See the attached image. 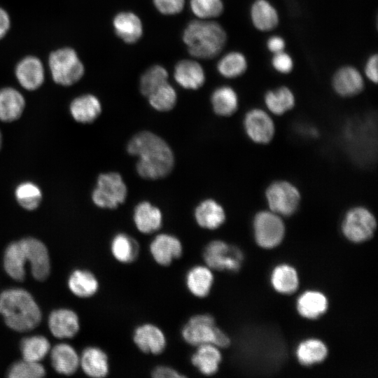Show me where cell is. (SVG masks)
<instances>
[{"instance_id":"20","label":"cell","mask_w":378,"mask_h":378,"mask_svg":"<svg viewBox=\"0 0 378 378\" xmlns=\"http://www.w3.org/2000/svg\"><path fill=\"white\" fill-rule=\"evenodd\" d=\"M329 307L328 298L318 290H307L297 298L295 308L298 314L307 320H316L323 316Z\"/></svg>"},{"instance_id":"32","label":"cell","mask_w":378,"mask_h":378,"mask_svg":"<svg viewBox=\"0 0 378 378\" xmlns=\"http://www.w3.org/2000/svg\"><path fill=\"white\" fill-rule=\"evenodd\" d=\"M52 368L59 374L71 375L80 365V357L76 350L67 344H57L50 351Z\"/></svg>"},{"instance_id":"49","label":"cell","mask_w":378,"mask_h":378,"mask_svg":"<svg viewBox=\"0 0 378 378\" xmlns=\"http://www.w3.org/2000/svg\"><path fill=\"white\" fill-rule=\"evenodd\" d=\"M10 20L8 13L0 8V39L2 38L9 30Z\"/></svg>"},{"instance_id":"26","label":"cell","mask_w":378,"mask_h":378,"mask_svg":"<svg viewBox=\"0 0 378 378\" xmlns=\"http://www.w3.org/2000/svg\"><path fill=\"white\" fill-rule=\"evenodd\" d=\"M270 282L277 293L289 295L298 290L300 277L295 267L288 263H280L272 269Z\"/></svg>"},{"instance_id":"31","label":"cell","mask_w":378,"mask_h":378,"mask_svg":"<svg viewBox=\"0 0 378 378\" xmlns=\"http://www.w3.org/2000/svg\"><path fill=\"white\" fill-rule=\"evenodd\" d=\"M214 113L220 117L233 115L239 109V99L237 92L230 86L216 88L210 98Z\"/></svg>"},{"instance_id":"13","label":"cell","mask_w":378,"mask_h":378,"mask_svg":"<svg viewBox=\"0 0 378 378\" xmlns=\"http://www.w3.org/2000/svg\"><path fill=\"white\" fill-rule=\"evenodd\" d=\"M148 251L153 260L162 267L170 266L183 254V245L176 235L167 233H158L151 239Z\"/></svg>"},{"instance_id":"38","label":"cell","mask_w":378,"mask_h":378,"mask_svg":"<svg viewBox=\"0 0 378 378\" xmlns=\"http://www.w3.org/2000/svg\"><path fill=\"white\" fill-rule=\"evenodd\" d=\"M248 67L246 57L241 52L233 51L225 55L218 62L217 69L221 76L234 78L243 75Z\"/></svg>"},{"instance_id":"35","label":"cell","mask_w":378,"mask_h":378,"mask_svg":"<svg viewBox=\"0 0 378 378\" xmlns=\"http://www.w3.org/2000/svg\"><path fill=\"white\" fill-rule=\"evenodd\" d=\"M25 254L20 241L11 242L6 247L4 255V267L6 272L16 281L25 277Z\"/></svg>"},{"instance_id":"8","label":"cell","mask_w":378,"mask_h":378,"mask_svg":"<svg viewBox=\"0 0 378 378\" xmlns=\"http://www.w3.org/2000/svg\"><path fill=\"white\" fill-rule=\"evenodd\" d=\"M251 225L254 241L261 248H275L285 238L284 218L268 209L257 211L252 218Z\"/></svg>"},{"instance_id":"7","label":"cell","mask_w":378,"mask_h":378,"mask_svg":"<svg viewBox=\"0 0 378 378\" xmlns=\"http://www.w3.org/2000/svg\"><path fill=\"white\" fill-rule=\"evenodd\" d=\"M128 189L122 176L118 172L99 174L91 192V200L102 209H115L127 200Z\"/></svg>"},{"instance_id":"47","label":"cell","mask_w":378,"mask_h":378,"mask_svg":"<svg viewBox=\"0 0 378 378\" xmlns=\"http://www.w3.org/2000/svg\"><path fill=\"white\" fill-rule=\"evenodd\" d=\"M377 65V54H374L368 58L364 68L365 76L374 84H377L378 81Z\"/></svg>"},{"instance_id":"21","label":"cell","mask_w":378,"mask_h":378,"mask_svg":"<svg viewBox=\"0 0 378 378\" xmlns=\"http://www.w3.org/2000/svg\"><path fill=\"white\" fill-rule=\"evenodd\" d=\"M15 76L24 89L34 91L44 82L45 71L41 61L34 56L23 58L16 66Z\"/></svg>"},{"instance_id":"3","label":"cell","mask_w":378,"mask_h":378,"mask_svg":"<svg viewBox=\"0 0 378 378\" xmlns=\"http://www.w3.org/2000/svg\"><path fill=\"white\" fill-rule=\"evenodd\" d=\"M183 39L191 55L211 59L224 48L227 35L222 26L216 22L193 20L185 29Z\"/></svg>"},{"instance_id":"29","label":"cell","mask_w":378,"mask_h":378,"mask_svg":"<svg viewBox=\"0 0 378 378\" xmlns=\"http://www.w3.org/2000/svg\"><path fill=\"white\" fill-rule=\"evenodd\" d=\"M265 109L272 115L281 116L293 109L296 98L292 90L287 86L267 90L263 97Z\"/></svg>"},{"instance_id":"4","label":"cell","mask_w":378,"mask_h":378,"mask_svg":"<svg viewBox=\"0 0 378 378\" xmlns=\"http://www.w3.org/2000/svg\"><path fill=\"white\" fill-rule=\"evenodd\" d=\"M181 337L185 343L196 347L212 344L220 349L231 345V338L216 324L214 316L209 313H200L190 316L181 329Z\"/></svg>"},{"instance_id":"23","label":"cell","mask_w":378,"mask_h":378,"mask_svg":"<svg viewBox=\"0 0 378 378\" xmlns=\"http://www.w3.org/2000/svg\"><path fill=\"white\" fill-rule=\"evenodd\" d=\"M26 108L23 94L12 87L0 89V121L10 123L19 120Z\"/></svg>"},{"instance_id":"10","label":"cell","mask_w":378,"mask_h":378,"mask_svg":"<svg viewBox=\"0 0 378 378\" xmlns=\"http://www.w3.org/2000/svg\"><path fill=\"white\" fill-rule=\"evenodd\" d=\"M48 64L52 80L62 86L75 84L85 71L76 52L70 48H62L51 52Z\"/></svg>"},{"instance_id":"1","label":"cell","mask_w":378,"mask_h":378,"mask_svg":"<svg viewBox=\"0 0 378 378\" xmlns=\"http://www.w3.org/2000/svg\"><path fill=\"white\" fill-rule=\"evenodd\" d=\"M127 152L137 158V174L146 180L167 176L175 165L174 153L169 144L158 134L148 130L134 134L127 141Z\"/></svg>"},{"instance_id":"2","label":"cell","mask_w":378,"mask_h":378,"mask_svg":"<svg viewBox=\"0 0 378 378\" xmlns=\"http://www.w3.org/2000/svg\"><path fill=\"white\" fill-rule=\"evenodd\" d=\"M0 314L11 329L29 331L41 322V312L31 295L22 288H10L0 294Z\"/></svg>"},{"instance_id":"27","label":"cell","mask_w":378,"mask_h":378,"mask_svg":"<svg viewBox=\"0 0 378 378\" xmlns=\"http://www.w3.org/2000/svg\"><path fill=\"white\" fill-rule=\"evenodd\" d=\"M51 333L57 338H69L75 336L80 328L77 314L68 309H59L51 312L48 318Z\"/></svg>"},{"instance_id":"15","label":"cell","mask_w":378,"mask_h":378,"mask_svg":"<svg viewBox=\"0 0 378 378\" xmlns=\"http://www.w3.org/2000/svg\"><path fill=\"white\" fill-rule=\"evenodd\" d=\"M214 272L204 263L194 265L188 268L184 276V284L188 292L199 299L208 297L215 282Z\"/></svg>"},{"instance_id":"24","label":"cell","mask_w":378,"mask_h":378,"mask_svg":"<svg viewBox=\"0 0 378 378\" xmlns=\"http://www.w3.org/2000/svg\"><path fill=\"white\" fill-rule=\"evenodd\" d=\"M110 253L113 259L123 265L135 262L140 253L138 241L127 232H119L111 238L109 244Z\"/></svg>"},{"instance_id":"36","label":"cell","mask_w":378,"mask_h":378,"mask_svg":"<svg viewBox=\"0 0 378 378\" xmlns=\"http://www.w3.org/2000/svg\"><path fill=\"white\" fill-rule=\"evenodd\" d=\"M68 286L75 295L83 298L93 296L99 288L97 278L87 270L74 271L69 278Z\"/></svg>"},{"instance_id":"9","label":"cell","mask_w":378,"mask_h":378,"mask_svg":"<svg viewBox=\"0 0 378 378\" xmlns=\"http://www.w3.org/2000/svg\"><path fill=\"white\" fill-rule=\"evenodd\" d=\"M204 263L213 271L235 273L241 268L244 255L241 249L222 239H213L204 247Z\"/></svg>"},{"instance_id":"12","label":"cell","mask_w":378,"mask_h":378,"mask_svg":"<svg viewBox=\"0 0 378 378\" xmlns=\"http://www.w3.org/2000/svg\"><path fill=\"white\" fill-rule=\"evenodd\" d=\"M132 339L135 346L148 355H160L167 346L165 332L153 323L146 322L137 325L132 331Z\"/></svg>"},{"instance_id":"22","label":"cell","mask_w":378,"mask_h":378,"mask_svg":"<svg viewBox=\"0 0 378 378\" xmlns=\"http://www.w3.org/2000/svg\"><path fill=\"white\" fill-rule=\"evenodd\" d=\"M69 111L74 121L80 124H91L96 121L102 112V105L97 97L83 94L75 97L70 103Z\"/></svg>"},{"instance_id":"39","label":"cell","mask_w":378,"mask_h":378,"mask_svg":"<svg viewBox=\"0 0 378 378\" xmlns=\"http://www.w3.org/2000/svg\"><path fill=\"white\" fill-rule=\"evenodd\" d=\"M50 342L43 336L34 335L24 338L20 343L22 358L39 362L49 352Z\"/></svg>"},{"instance_id":"25","label":"cell","mask_w":378,"mask_h":378,"mask_svg":"<svg viewBox=\"0 0 378 378\" xmlns=\"http://www.w3.org/2000/svg\"><path fill=\"white\" fill-rule=\"evenodd\" d=\"M80 365L84 373L94 378H103L110 372L107 354L98 346L86 347L80 357Z\"/></svg>"},{"instance_id":"6","label":"cell","mask_w":378,"mask_h":378,"mask_svg":"<svg viewBox=\"0 0 378 378\" xmlns=\"http://www.w3.org/2000/svg\"><path fill=\"white\" fill-rule=\"evenodd\" d=\"M267 209L283 218L293 216L299 209L302 194L298 187L286 179L270 182L264 192Z\"/></svg>"},{"instance_id":"16","label":"cell","mask_w":378,"mask_h":378,"mask_svg":"<svg viewBox=\"0 0 378 378\" xmlns=\"http://www.w3.org/2000/svg\"><path fill=\"white\" fill-rule=\"evenodd\" d=\"M334 92L343 98H351L360 94L365 80L360 72L353 66H344L337 69L332 79Z\"/></svg>"},{"instance_id":"50","label":"cell","mask_w":378,"mask_h":378,"mask_svg":"<svg viewBox=\"0 0 378 378\" xmlns=\"http://www.w3.org/2000/svg\"><path fill=\"white\" fill-rule=\"evenodd\" d=\"M2 145H3V134H2V132H1V131L0 130V150L2 148Z\"/></svg>"},{"instance_id":"11","label":"cell","mask_w":378,"mask_h":378,"mask_svg":"<svg viewBox=\"0 0 378 378\" xmlns=\"http://www.w3.org/2000/svg\"><path fill=\"white\" fill-rule=\"evenodd\" d=\"M242 127L247 138L255 144H269L275 136L274 120L265 108H249L243 117Z\"/></svg>"},{"instance_id":"37","label":"cell","mask_w":378,"mask_h":378,"mask_svg":"<svg viewBox=\"0 0 378 378\" xmlns=\"http://www.w3.org/2000/svg\"><path fill=\"white\" fill-rule=\"evenodd\" d=\"M16 202L24 210H36L43 201V191L41 187L31 181L18 183L14 190Z\"/></svg>"},{"instance_id":"17","label":"cell","mask_w":378,"mask_h":378,"mask_svg":"<svg viewBox=\"0 0 378 378\" xmlns=\"http://www.w3.org/2000/svg\"><path fill=\"white\" fill-rule=\"evenodd\" d=\"M193 217L200 227L216 230L225 224L227 214L223 206L216 200L206 198L195 207Z\"/></svg>"},{"instance_id":"40","label":"cell","mask_w":378,"mask_h":378,"mask_svg":"<svg viewBox=\"0 0 378 378\" xmlns=\"http://www.w3.org/2000/svg\"><path fill=\"white\" fill-rule=\"evenodd\" d=\"M147 98L150 106L159 112L172 110L177 102L176 92L168 82L151 92Z\"/></svg>"},{"instance_id":"41","label":"cell","mask_w":378,"mask_h":378,"mask_svg":"<svg viewBox=\"0 0 378 378\" xmlns=\"http://www.w3.org/2000/svg\"><path fill=\"white\" fill-rule=\"evenodd\" d=\"M168 72L160 65H154L147 69L141 76L139 82L141 93L148 97L162 85L168 82Z\"/></svg>"},{"instance_id":"19","label":"cell","mask_w":378,"mask_h":378,"mask_svg":"<svg viewBox=\"0 0 378 378\" xmlns=\"http://www.w3.org/2000/svg\"><path fill=\"white\" fill-rule=\"evenodd\" d=\"M190 361L196 370L203 376L215 375L223 361L221 349L212 344H205L195 347Z\"/></svg>"},{"instance_id":"18","label":"cell","mask_w":378,"mask_h":378,"mask_svg":"<svg viewBox=\"0 0 378 378\" xmlns=\"http://www.w3.org/2000/svg\"><path fill=\"white\" fill-rule=\"evenodd\" d=\"M132 220L136 229L143 234L158 232L163 224L161 209L148 200L138 202L132 213Z\"/></svg>"},{"instance_id":"30","label":"cell","mask_w":378,"mask_h":378,"mask_svg":"<svg viewBox=\"0 0 378 378\" xmlns=\"http://www.w3.org/2000/svg\"><path fill=\"white\" fill-rule=\"evenodd\" d=\"M174 77L179 85L188 90H197L205 82L202 67L198 62L190 59H183L176 64Z\"/></svg>"},{"instance_id":"44","label":"cell","mask_w":378,"mask_h":378,"mask_svg":"<svg viewBox=\"0 0 378 378\" xmlns=\"http://www.w3.org/2000/svg\"><path fill=\"white\" fill-rule=\"evenodd\" d=\"M272 65L277 72L287 74L293 71L294 63L291 56L282 51L274 54L272 59Z\"/></svg>"},{"instance_id":"5","label":"cell","mask_w":378,"mask_h":378,"mask_svg":"<svg viewBox=\"0 0 378 378\" xmlns=\"http://www.w3.org/2000/svg\"><path fill=\"white\" fill-rule=\"evenodd\" d=\"M377 227L375 215L367 206L355 205L344 214L340 231L343 237L354 244H362L370 240Z\"/></svg>"},{"instance_id":"34","label":"cell","mask_w":378,"mask_h":378,"mask_svg":"<svg viewBox=\"0 0 378 378\" xmlns=\"http://www.w3.org/2000/svg\"><path fill=\"white\" fill-rule=\"evenodd\" d=\"M113 25L117 36L127 43L136 42L143 34L140 19L131 12H121L116 15Z\"/></svg>"},{"instance_id":"42","label":"cell","mask_w":378,"mask_h":378,"mask_svg":"<svg viewBox=\"0 0 378 378\" xmlns=\"http://www.w3.org/2000/svg\"><path fill=\"white\" fill-rule=\"evenodd\" d=\"M45 374L46 370L39 362L24 359L15 363L8 373L10 378H40Z\"/></svg>"},{"instance_id":"14","label":"cell","mask_w":378,"mask_h":378,"mask_svg":"<svg viewBox=\"0 0 378 378\" xmlns=\"http://www.w3.org/2000/svg\"><path fill=\"white\" fill-rule=\"evenodd\" d=\"M19 241L24 250L27 262L30 264L33 276L38 281L46 279L50 274V264L46 245L34 237H26Z\"/></svg>"},{"instance_id":"46","label":"cell","mask_w":378,"mask_h":378,"mask_svg":"<svg viewBox=\"0 0 378 378\" xmlns=\"http://www.w3.org/2000/svg\"><path fill=\"white\" fill-rule=\"evenodd\" d=\"M150 376L153 378H183L186 376L178 370L167 365H158L153 368Z\"/></svg>"},{"instance_id":"28","label":"cell","mask_w":378,"mask_h":378,"mask_svg":"<svg viewBox=\"0 0 378 378\" xmlns=\"http://www.w3.org/2000/svg\"><path fill=\"white\" fill-rule=\"evenodd\" d=\"M328 348L321 339L309 337L302 340L295 348V357L304 367H311L323 362L328 356Z\"/></svg>"},{"instance_id":"45","label":"cell","mask_w":378,"mask_h":378,"mask_svg":"<svg viewBox=\"0 0 378 378\" xmlns=\"http://www.w3.org/2000/svg\"><path fill=\"white\" fill-rule=\"evenodd\" d=\"M153 3L162 14L174 15L183 10L185 0H153Z\"/></svg>"},{"instance_id":"33","label":"cell","mask_w":378,"mask_h":378,"mask_svg":"<svg viewBox=\"0 0 378 378\" xmlns=\"http://www.w3.org/2000/svg\"><path fill=\"white\" fill-rule=\"evenodd\" d=\"M250 16L254 27L261 31L274 29L279 21L277 10L267 0H255L251 5Z\"/></svg>"},{"instance_id":"48","label":"cell","mask_w":378,"mask_h":378,"mask_svg":"<svg viewBox=\"0 0 378 378\" xmlns=\"http://www.w3.org/2000/svg\"><path fill=\"white\" fill-rule=\"evenodd\" d=\"M285 46L284 39L279 36H272L267 41V48L273 54L284 51Z\"/></svg>"},{"instance_id":"43","label":"cell","mask_w":378,"mask_h":378,"mask_svg":"<svg viewBox=\"0 0 378 378\" xmlns=\"http://www.w3.org/2000/svg\"><path fill=\"white\" fill-rule=\"evenodd\" d=\"M193 13L201 19H209L219 16L223 10L221 0H190Z\"/></svg>"}]
</instances>
